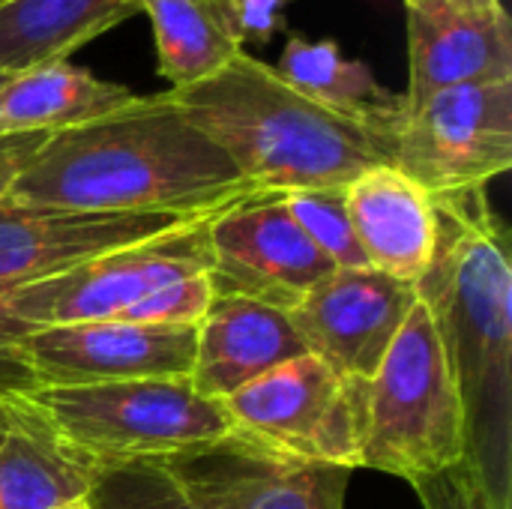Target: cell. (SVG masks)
<instances>
[{
  "label": "cell",
  "instance_id": "6da1fadb",
  "mask_svg": "<svg viewBox=\"0 0 512 509\" xmlns=\"http://www.w3.org/2000/svg\"><path fill=\"white\" fill-rule=\"evenodd\" d=\"M252 195L234 162L165 93L48 132L3 192L6 204L84 213L210 216Z\"/></svg>",
  "mask_w": 512,
  "mask_h": 509
},
{
  "label": "cell",
  "instance_id": "7a4b0ae2",
  "mask_svg": "<svg viewBox=\"0 0 512 509\" xmlns=\"http://www.w3.org/2000/svg\"><path fill=\"white\" fill-rule=\"evenodd\" d=\"M435 198V195H432ZM438 246L414 282L462 402L465 465L492 509H512V258L486 189L435 198Z\"/></svg>",
  "mask_w": 512,
  "mask_h": 509
},
{
  "label": "cell",
  "instance_id": "3957f363",
  "mask_svg": "<svg viewBox=\"0 0 512 509\" xmlns=\"http://www.w3.org/2000/svg\"><path fill=\"white\" fill-rule=\"evenodd\" d=\"M168 96L234 162L252 192L345 189L363 171L393 165V132L315 102L249 51Z\"/></svg>",
  "mask_w": 512,
  "mask_h": 509
},
{
  "label": "cell",
  "instance_id": "277c9868",
  "mask_svg": "<svg viewBox=\"0 0 512 509\" xmlns=\"http://www.w3.org/2000/svg\"><path fill=\"white\" fill-rule=\"evenodd\" d=\"M3 405L18 426L90 474L129 462H171L234 435L222 402L198 396L189 378L36 387Z\"/></svg>",
  "mask_w": 512,
  "mask_h": 509
},
{
  "label": "cell",
  "instance_id": "5b68a950",
  "mask_svg": "<svg viewBox=\"0 0 512 509\" xmlns=\"http://www.w3.org/2000/svg\"><path fill=\"white\" fill-rule=\"evenodd\" d=\"M354 387L357 468L414 483L465 462L459 390L420 297L375 375Z\"/></svg>",
  "mask_w": 512,
  "mask_h": 509
},
{
  "label": "cell",
  "instance_id": "8992f818",
  "mask_svg": "<svg viewBox=\"0 0 512 509\" xmlns=\"http://www.w3.org/2000/svg\"><path fill=\"white\" fill-rule=\"evenodd\" d=\"M210 216L183 222L144 243L6 291V306L33 327L120 321L138 300L183 276L210 270Z\"/></svg>",
  "mask_w": 512,
  "mask_h": 509
},
{
  "label": "cell",
  "instance_id": "52a82bcc",
  "mask_svg": "<svg viewBox=\"0 0 512 509\" xmlns=\"http://www.w3.org/2000/svg\"><path fill=\"white\" fill-rule=\"evenodd\" d=\"M393 165L435 198L486 189L512 168V81L447 87L405 108Z\"/></svg>",
  "mask_w": 512,
  "mask_h": 509
},
{
  "label": "cell",
  "instance_id": "ba28073f",
  "mask_svg": "<svg viewBox=\"0 0 512 509\" xmlns=\"http://www.w3.org/2000/svg\"><path fill=\"white\" fill-rule=\"evenodd\" d=\"M234 432L294 459L357 471V387L303 354L222 402Z\"/></svg>",
  "mask_w": 512,
  "mask_h": 509
},
{
  "label": "cell",
  "instance_id": "9c48e42d",
  "mask_svg": "<svg viewBox=\"0 0 512 509\" xmlns=\"http://www.w3.org/2000/svg\"><path fill=\"white\" fill-rule=\"evenodd\" d=\"M213 294L291 312L336 267L294 222L282 192H252L210 216Z\"/></svg>",
  "mask_w": 512,
  "mask_h": 509
},
{
  "label": "cell",
  "instance_id": "30bf717a",
  "mask_svg": "<svg viewBox=\"0 0 512 509\" xmlns=\"http://www.w3.org/2000/svg\"><path fill=\"white\" fill-rule=\"evenodd\" d=\"M414 306L417 285L363 267L333 270L288 318L306 354L318 357L345 384H360L375 375Z\"/></svg>",
  "mask_w": 512,
  "mask_h": 509
},
{
  "label": "cell",
  "instance_id": "8fae6325",
  "mask_svg": "<svg viewBox=\"0 0 512 509\" xmlns=\"http://www.w3.org/2000/svg\"><path fill=\"white\" fill-rule=\"evenodd\" d=\"M21 351L39 387L189 378L195 363V327L132 321L60 324L33 330L21 342Z\"/></svg>",
  "mask_w": 512,
  "mask_h": 509
},
{
  "label": "cell",
  "instance_id": "7c38bea8",
  "mask_svg": "<svg viewBox=\"0 0 512 509\" xmlns=\"http://www.w3.org/2000/svg\"><path fill=\"white\" fill-rule=\"evenodd\" d=\"M192 509H345L351 471L276 453L240 432L171 459Z\"/></svg>",
  "mask_w": 512,
  "mask_h": 509
},
{
  "label": "cell",
  "instance_id": "4fadbf2b",
  "mask_svg": "<svg viewBox=\"0 0 512 509\" xmlns=\"http://www.w3.org/2000/svg\"><path fill=\"white\" fill-rule=\"evenodd\" d=\"M213 216V213H210ZM201 216L15 207L0 198V285H24L159 237Z\"/></svg>",
  "mask_w": 512,
  "mask_h": 509
},
{
  "label": "cell",
  "instance_id": "5bb4252c",
  "mask_svg": "<svg viewBox=\"0 0 512 509\" xmlns=\"http://www.w3.org/2000/svg\"><path fill=\"white\" fill-rule=\"evenodd\" d=\"M512 81V21L501 6L462 9L450 0L408 6L405 108L438 90Z\"/></svg>",
  "mask_w": 512,
  "mask_h": 509
},
{
  "label": "cell",
  "instance_id": "9a60e30c",
  "mask_svg": "<svg viewBox=\"0 0 512 509\" xmlns=\"http://www.w3.org/2000/svg\"><path fill=\"white\" fill-rule=\"evenodd\" d=\"M306 354L288 312L231 294H213L195 327L189 384L210 402H225L276 366Z\"/></svg>",
  "mask_w": 512,
  "mask_h": 509
},
{
  "label": "cell",
  "instance_id": "2e32d148",
  "mask_svg": "<svg viewBox=\"0 0 512 509\" xmlns=\"http://www.w3.org/2000/svg\"><path fill=\"white\" fill-rule=\"evenodd\" d=\"M345 207L372 270L417 282L438 246L435 198L396 165H375L345 186Z\"/></svg>",
  "mask_w": 512,
  "mask_h": 509
},
{
  "label": "cell",
  "instance_id": "e0dca14e",
  "mask_svg": "<svg viewBox=\"0 0 512 509\" xmlns=\"http://www.w3.org/2000/svg\"><path fill=\"white\" fill-rule=\"evenodd\" d=\"M138 102L126 84L102 81L66 60L9 75L0 87V135L60 132L102 120Z\"/></svg>",
  "mask_w": 512,
  "mask_h": 509
},
{
  "label": "cell",
  "instance_id": "ac0fdd59",
  "mask_svg": "<svg viewBox=\"0 0 512 509\" xmlns=\"http://www.w3.org/2000/svg\"><path fill=\"white\" fill-rule=\"evenodd\" d=\"M132 15L135 0H0V75L66 60Z\"/></svg>",
  "mask_w": 512,
  "mask_h": 509
},
{
  "label": "cell",
  "instance_id": "d6986e66",
  "mask_svg": "<svg viewBox=\"0 0 512 509\" xmlns=\"http://www.w3.org/2000/svg\"><path fill=\"white\" fill-rule=\"evenodd\" d=\"M147 15L159 75L180 90L225 69L243 48L234 0H135Z\"/></svg>",
  "mask_w": 512,
  "mask_h": 509
},
{
  "label": "cell",
  "instance_id": "ffe728a7",
  "mask_svg": "<svg viewBox=\"0 0 512 509\" xmlns=\"http://www.w3.org/2000/svg\"><path fill=\"white\" fill-rule=\"evenodd\" d=\"M276 69L315 102L366 126L393 135L399 132V123L405 117V96L390 93L375 78L369 63L345 57L333 39L312 42L294 33L285 42Z\"/></svg>",
  "mask_w": 512,
  "mask_h": 509
},
{
  "label": "cell",
  "instance_id": "44dd1931",
  "mask_svg": "<svg viewBox=\"0 0 512 509\" xmlns=\"http://www.w3.org/2000/svg\"><path fill=\"white\" fill-rule=\"evenodd\" d=\"M90 477L93 474L87 468L75 465L18 423L0 444V509H60L78 504L90 489Z\"/></svg>",
  "mask_w": 512,
  "mask_h": 509
},
{
  "label": "cell",
  "instance_id": "7402d4cb",
  "mask_svg": "<svg viewBox=\"0 0 512 509\" xmlns=\"http://www.w3.org/2000/svg\"><path fill=\"white\" fill-rule=\"evenodd\" d=\"M87 509H192L168 462H129L99 468L84 495Z\"/></svg>",
  "mask_w": 512,
  "mask_h": 509
},
{
  "label": "cell",
  "instance_id": "603a6c76",
  "mask_svg": "<svg viewBox=\"0 0 512 509\" xmlns=\"http://www.w3.org/2000/svg\"><path fill=\"white\" fill-rule=\"evenodd\" d=\"M285 204L312 246L336 267V270H363L369 267L348 207L345 189H309V192H288Z\"/></svg>",
  "mask_w": 512,
  "mask_h": 509
},
{
  "label": "cell",
  "instance_id": "cb8c5ba5",
  "mask_svg": "<svg viewBox=\"0 0 512 509\" xmlns=\"http://www.w3.org/2000/svg\"><path fill=\"white\" fill-rule=\"evenodd\" d=\"M213 300V285L207 273L183 276L165 288L138 300L120 321L156 324V327H198Z\"/></svg>",
  "mask_w": 512,
  "mask_h": 509
},
{
  "label": "cell",
  "instance_id": "d4e9b609",
  "mask_svg": "<svg viewBox=\"0 0 512 509\" xmlns=\"http://www.w3.org/2000/svg\"><path fill=\"white\" fill-rule=\"evenodd\" d=\"M6 291H9V285H0V402H9V399L24 396L39 387V381L21 351V342L39 327L21 321L6 306Z\"/></svg>",
  "mask_w": 512,
  "mask_h": 509
},
{
  "label": "cell",
  "instance_id": "484cf974",
  "mask_svg": "<svg viewBox=\"0 0 512 509\" xmlns=\"http://www.w3.org/2000/svg\"><path fill=\"white\" fill-rule=\"evenodd\" d=\"M423 509H492L474 471L459 462L447 471L420 477L411 483Z\"/></svg>",
  "mask_w": 512,
  "mask_h": 509
},
{
  "label": "cell",
  "instance_id": "4316f807",
  "mask_svg": "<svg viewBox=\"0 0 512 509\" xmlns=\"http://www.w3.org/2000/svg\"><path fill=\"white\" fill-rule=\"evenodd\" d=\"M294 0H234V21L243 48L267 45L279 30H285V9Z\"/></svg>",
  "mask_w": 512,
  "mask_h": 509
},
{
  "label": "cell",
  "instance_id": "83f0119b",
  "mask_svg": "<svg viewBox=\"0 0 512 509\" xmlns=\"http://www.w3.org/2000/svg\"><path fill=\"white\" fill-rule=\"evenodd\" d=\"M48 132H15V135H0V198L9 189L12 177L18 168L27 162V156L42 144Z\"/></svg>",
  "mask_w": 512,
  "mask_h": 509
},
{
  "label": "cell",
  "instance_id": "f1b7e54d",
  "mask_svg": "<svg viewBox=\"0 0 512 509\" xmlns=\"http://www.w3.org/2000/svg\"><path fill=\"white\" fill-rule=\"evenodd\" d=\"M12 429H15V420H12V414H9V408L0 402V444L12 435Z\"/></svg>",
  "mask_w": 512,
  "mask_h": 509
},
{
  "label": "cell",
  "instance_id": "f546056e",
  "mask_svg": "<svg viewBox=\"0 0 512 509\" xmlns=\"http://www.w3.org/2000/svg\"><path fill=\"white\" fill-rule=\"evenodd\" d=\"M453 6H462V9H495L501 6V0H450Z\"/></svg>",
  "mask_w": 512,
  "mask_h": 509
},
{
  "label": "cell",
  "instance_id": "4dcf8cb0",
  "mask_svg": "<svg viewBox=\"0 0 512 509\" xmlns=\"http://www.w3.org/2000/svg\"><path fill=\"white\" fill-rule=\"evenodd\" d=\"M423 3H435V0H405V6H423Z\"/></svg>",
  "mask_w": 512,
  "mask_h": 509
},
{
  "label": "cell",
  "instance_id": "1f68e13d",
  "mask_svg": "<svg viewBox=\"0 0 512 509\" xmlns=\"http://www.w3.org/2000/svg\"><path fill=\"white\" fill-rule=\"evenodd\" d=\"M60 509H87V504H84V501H78V504H69V507H60Z\"/></svg>",
  "mask_w": 512,
  "mask_h": 509
},
{
  "label": "cell",
  "instance_id": "d6a6232c",
  "mask_svg": "<svg viewBox=\"0 0 512 509\" xmlns=\"http://www.w3.org/2000/svg\"><path fill=\"white\" fill-rule=\"evenodd\" d=\"M3 81H6V75H0V87H3Z\"/></svg>",
  "mask_w": 512,
  "mask_h": 509
}]
</instances>
